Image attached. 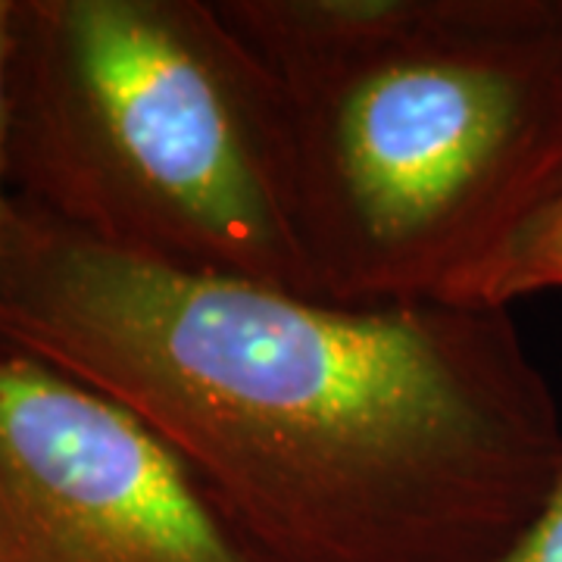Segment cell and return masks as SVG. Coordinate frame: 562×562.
<instances>
[{
	"instance_id": "8",
	"label": "cell",
	"mask_w": 562,
	"mask_h": 562,
	"mask_svg": "<svg viewBox=\"0 0 562 562\" xmlns=\"http://www.w3.org/2000/svg\"><path fill=\"white\" fill-rule=\"evenodd\" d=\"M497 562H562V472L535 522Z\"/></svg>"
},
{
	"instance_id": "1",
	"label": "cell",
	"mask_w": 562,
	"mask_h": 562,
	"mask_svg": "<svg viewBox=\"0 0 562 562\" xmlns=\"http://www.w3.org/2000/svg\"><path fill=\"white\" fill-rule=\"evenodd\" d=\"M0 344L144 422L262 562H497L562 472L560 401L509 310L179 269L20 198Z\"/></svg>"
},
{
	"instance_id": "4",
	"label": "cell",
	"mask_w": 562,
	"mask_h": 562,
	"mask_svg": "<svg viewBox=\"0 0 562 562\" xmlns=\"http://www.w3.org/2000/svg\"><path fill=\"white\" fill-rule=\"evenodd\" d=\"M0 562H262L179 453L0 344Z\"/></svg>"
},
{
	"instance_id": "2",
	"label": "cell",
	"mask_w": 562,
	"mask_h": 562,
	"mask_svg": "<svg viewBox=\"0 0 562 562\" xmlns=\"http://www.w3.org/2000/svg\"><path fill=\"white\" fill-rule=\"evenodd\" d=\"M10 184L122 254L313 294L288 98L220 0H16Z\"/></svg>"
},
{
	"instance_id": "6",
	"label": "cell",
	"mask_w": 562,
	"mask_h": 562,
	"mask_svg": "<svg viewBox=\"0 0 562 562\" xmlns=\"http://www.w3.org/2000/svg\"><path fill=\"white\" fill-rule=\"evenodd\" d=\"M543 291H562V176L519 228L457 281L441 303L509 310L516 301Z\"/></svg>"
},
{
	"instance_id": "5",
	"label": "cell",
	"mask_w": 562,
	"mask_h": 562,
	"mask_svg": "<svg viewBox=\"0 0 562 562\" xmlns=\"http://www.w3.org/2000/svg\"><path fill=\"white\" fill-rule=\"evenodd\" d=\"M491 0H220L281 88L475 22Z\"/></svg>"
},
{
	"instance_id": "3",
	"label": "cell",
	"mask_w": 562,
	"mask_h": 562,
	"mask_svg": "<svg viewBox=\"0 0 562 562\" xmlns=\"http://www.w3.org/2000/svg\"><path fill=\"white\" fill-rule=\"evenodd\" d=\"M313 294L441 303L562 176V0L281 88Z\"/></svg>"
},
{
	"instance_id": "7",
	"label": "cell",
	"mask_w": 562,
	"mask_h": 562,
	"mask_svg": "<svg viewBox=\"0 0 562 562\" xmlns=\"http://www.w3.org/2000/svg\"><path fill=\"white\" fill-rule=\"evenodd\" d=\"M13 25L16 0H0V228L13 213V184H10V60H13Z\"/></svg>"
}]
</instances>
